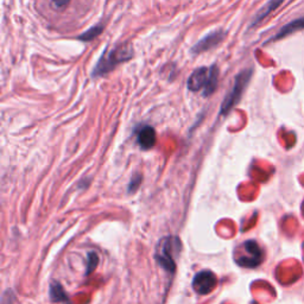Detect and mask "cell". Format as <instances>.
Returning a JSON list of instances; mask_svg holds the SVG:
<instances>
[{"mask_svg": "<svg viewBox=\"0 0 304 304\" xmlns=\"http://www.w3.org/2000/svg\"><path fill=\"white\" fill-rule=\"evenodd\" d=\"M218 278L212 271H202L195 276L193 288L200 295H207L215 289Z\"/></svg>", "mask_w": 304, "mask_h": 304, "instance_id": "8992f818", "label": "cell"}, {"mask_svg": "<svg viewBox=\"0 0 304 304\" xmlns=\"http://www.w3.org/2000/svg\"><path fill=\"white\" fill-rule=\"evenodd\" d=\"M301 30H304V17H301V18L295 19V21L290 22V23L284 25L283 27H280V30L276 33L274 37L270 38L265 44L271 43V42H275V41H278V39L286 37L288 35H291V33L297 32V31H301Z\"/></svg>", "mask_w": 304, "mask_h": 304, "instance_id": "9c48e42d", "label": "cell"}, {"mask_svg": "<svg viewBox=\"0 0 304 304\" xmlns=\"http://www.w3.org/2000/svg\"><path fill=\"white\" fill-rule=\"evenodd\" d=\"M88 260L89 263H88V269L87 270H88V274H91L93 270H94L98 265V255L94 254V253H91V254L88 255Z\"/></svg>", "mask_w": 304, "mask_h": 304, "instance_id": "4fadbf2b", "label": "cell"}, {"mask_svg": "<svg viewBox=\"0 0 304 304\" xmlns=\"http://www.w3.org/2000/svg\"><path fill=\"white\" fill-rule=\"evenodd\" d=\"M103 31V25L102 24H99V25H95V26H93L89 29L88 31H86V32L81 33L80 36H77L78 41L81 42H91L93 41V39H95L98 37V36H100L101 33H102Z\"/></svg>", "mask_w": 304, "mask_h": 304, "instance_id": "7c38bea8", "label": "cell"}, {"mask_svg": "<svg viewBox=\"0 0 304 304\" xmlns=\"http://www.w3.org/2000/svg\"><path fill=\"white\" fill-rule=\"evenodd\" d=\"M252 75H253V69L249 68L241 70V72L235 76L234 83H233L230 91L227 93L226 98H225L224 102H222L221 105L220 109L221 115H227L236 105H238V102L240 101L241 98H243L245 89L247 88L250 81H251Z\"/></svg>", "mask_w": 304, "mask_h": 304, "instance_id": "7a4b0ae2", "label": "cell"}, {"mask_svg": "<svg viewBox=\"0 0 304 304\" xmlns=\"http://www.w3.org/2000/svg\"><path fill=\"white\" fill-rule=\"evenodd\" d=\"M179 244L178 239L174 238V236H168L163 240L159 241L158 247H157L156 252V259L158 260L159 265L168 272L175 271V257L179 251Z\"/></svg>", "mask_w": 304, "mask_h": 304, "instance_id": "3957f363", "label": "cell"}, {"mask_svg": "<svg viewBox=\"0 0 304 304\" xmlns=\"http://www.w3.org/2000/svg\"><path fill=\"white\" fill-rule=\"evenodd\" d=\"M137 140L140 148L144 150H149V149L153 148L156 144V131L151 126L145 125L138 131L137 133Z\"/></svg>", "mask_w": 304, "mask_h": 304, "instance_id": "ba28073f", "label": "cell"}, {"mask_svg": "<svg viewBox=\"0 0 304 304\" xmlns=\"http://www.w3.org/2000/svg\"><path fill=\"white\" fill-rule=\"evenodd\" d=\"M302 210H303V214H304V202H303V205H302Z\"/></svg>", "mask_w": 304, "mask_h": 304, "instance_id": "9a60e30c", "label": "cell"}, {"mask_svg": "<svg viewBox=\"0 0 304 304\" xmlns=\"http://www.w3.org/2000/svg\"><path fill=\"white\" fill-rule=\"evenodd\" d=\"M264 253L255 241H246L238 249L236 264L243 267H255L263 261Z\"/></svg>", "mask_w": 304, "mask_h": 304, "instance_id": "277c9868", "label": "cell"}, {"mask_svg": "<svg viewBox=\"0 0 304 304\" xmlns=\"http://www.w3.org/2000/svg\"><path fill=\"white\" fill-rule=\"evenodd\" d=\"M133 57V49L127 43L115 46L108 51H103L101 57L93 69V77H100L117 68L119 64L127 62Z\"/></svg>", "mask_w": 304, "mask_h": 304, "instance_id": "6da1fadb", "label": "cell"}, {"mask_svg": "<svg viewBox=\"0 0 304 304\" xmlns=\"http://www.w3.org/2000/svg\"><path fill=\"white\" fill-rule=\"evenodd\" d=\"M225 37H226V32L224 30H214L212 32L208 33V35H205L203 38L200 39L198 43L191 48V53L199 55V53L212 50L214 48L218 47L224 41Z\"/></svg>", "mask_w": 304, "mask_h": 304, "instance_id": "5b68a950", "label": "cell"}, {"mask_svg": "<svg viewBox=\"0 0 304 304\" xmlns=\"http://www.w3.org/2000/svg\"><path fill=\"white\" fill-rule=\"evenodd\" d=\"M219 83V68L216 64H213L209 67V78H208V83L203 89V97L208 98L213 94L218 88Z\"/></svg>", "mask_w": 304, "mask_h": 304, "instance_id": "8fae6325", "label": "cell"}, {"mask_svg": "<svg viewBox=\"0 0 304 304\" xmlns=\"http://www.w3.org/2000/svg\"><path fill=\"white\" fill-rule=\"evenodd\" d=\"M52 4L56 8H64L69 4V0H52Z\"/></svg>", "mask_w": 304, "mask_h": 304, "instance_id": "5bb4252c", "label": "cell"}, {"mask_svg": "<svg viewBox=\"0 0 304 304\" xmlns=\"http://www.w3.org/2000/svg\"><path fill=\"white\" fill-rule=\"evenodd\" d=\"M209 78V68L207 67H200L191 73L187 81L188 89L191 92H199L204 89Z\"/></svg>", "mask_w": 304, "mask_h": 304, "instance_id": "52a82bcc", "label": "cell"}, {"mask_svg": "<svg viewBox=\"0 0 304 304\" xmlns=\"http://www.w3.org/2000/svg\"><path fill=\"white\" fill-rule=\"evenodd\" d=\"M283 1L284 0H270V1L267 2L265 6L261 7L260 10H259V12L254 16V18H253L252 23H251V25H250V26H254V25L260 23V22L263 21L264 18H266V17L269 16L270 13L274 12L276 8L279 7L280 5L283 4Z\"/></svg>", "mask_w": 304, "mask_h": 304, "instance_id": "30bf717a", "label": "cell"}]
</instances>
